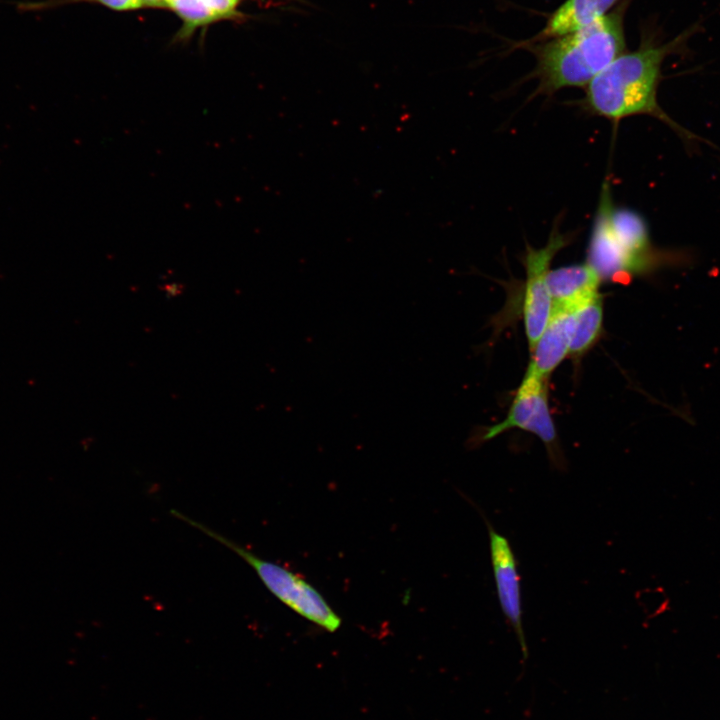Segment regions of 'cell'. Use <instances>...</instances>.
<instances>
[{"mask_svg": "<svg viewBox=\"0 0 720 720\" xmlns=\"http://www.w3.org/2000/svg\"><path fill=\"white\" fill-rule=\"evenodd\" d=\"M696 28L692 26L666 43L644 40L636 50L621 54L585 87L581 101L583 109L614 122L630 116L649 115L683 137L691 138L689 132L661 109L657 90L662 63L683 47Z\"/></svg>", "mask_w": 720, "mask_h": 720, "instance_id": "6da1fadb", "label": "cell"}, {"mask_svg": "<svg viewBox=\"0 0 720 720\" xmlns=\"http://www.w3.org/2000/svg\"><path fill=\"white\" fill-rule=\"evenodd\" d=\"M626 2L574 32L527 43L534 54L537 94L586 87L617 57L626 52L624 12Z\"/></svg>", "mask_w": 720, "mask_h": 720, "instance_id": "7a4b0ae2", "label": "cell"}, {"mask_svg": "<svg viewBox=\"0 0 720 720\" xmlns=\"http://www.w3.org/2000/svg\"><path fill=\"white\" fill-rule=\"evenodd\" d=\"M662 256L652 246L648 226L637 212L613 203L609 183L601 189L587 263L601 280H618L650 271Z\"/></svg>", "mask_w": 720, "mask_h": 720, "instance_id": "3957f363", "label": "cell"}, {"mask_svg": "<svg viewBox=\"0 0 720 720\" xmlns=\"http://www.w3.org/2000/svg\"><path fill=\"white\" fill-rule=\"evenodd\" d=\"M171 514L202 531L240 556L256 572L265 587L299 616L328 632H336L342 620L321 593L306 579L277 563L255 555L249 549L213 531L211 528L171 510Z\"/></svg>", "mask_w": 720, "mask_h": 720, "instance_id": "277c9868", "label": "cell"}, {"mask_svg": "<svg viewBox=\"0 0 720 720\" xmlns=\"http://www.w3.org/2000/svg\"><path fill=\"white\" fill-rule=\"evenodd\" d=\"M514 428L536 435L545 445L551 463L558 469L565 467L549 408L547 379L526 372L505 419L487 427L480 440H491Z\"/></svg>", "mask_w": 720, "mask_h": 720, "instance_id": "5b68a950", "label": "cell"}, {"mask_svg": "<svg viewBox=\"0 0 720 720\" xmlns=\"http://www.w3.org/2000/svg\"><path fill=\"white\" fill-rule=\"evenodd\" d=\"M569 236L555 226L541 248L527 246L523 263L526 271L523 321L530 351L543 332L552 314L553 303L547 275L555 255L569 244Z\"/></svg>", "mask_w": 720, "mask_h": 720, "instance_id": "8992f818", "label": "cell"}, {"mask_svg": "<svg viewBox=\"0 0 720 720\" xmlns=\"http://www.w3.org/2000/svg\"><path fill=\"white\" fill-rule=\"evenodd\" d=\"M484 520L489 533L491 564L500 607L517 635L526 658L527 646L522 625L521 585L517 561L508 539L498 533L486 518Z\"/></svg>", "mask_w": 720, "mask_h": 720, "instance_id": "52a82bcc", "label": "cell"}, {"mask_svg": "<svg viewBox=\"0 0 720 720\" xmlns=\"http://www.w3.org/2000/svg\"><path fill=\"white\" fill-rule=\"evenodd\" d=\"M576 310L555 309L532 348L527 371L547 379L569 355Z\"/></svg>", "mask_w": 720, "mask_h": 720, "instance_id": "ba28073f", "label": "cell"}, {"mask_svg": "<svg viewBox=\"0 0 720 720\" xmlns=\"http://www.w3.org/2000/svg\"><path fill=\"white\" fill-rule=\"evenodd\" d=\"M601 282L587 262L550 269L547 284L553 308L576 310L600 294Z\"/></svg>", "mask_w": 720, "mask_h": 720, "instance_id": "9c48e42d", "label": "cell"}, {"mask_svg": "<svg viewBox=\"0 0 720 720\" xmlns=\"http://www.w3.org/2000/svg\"><path fill=\"white\" fill-rule=\"evenodd\" d=\"M620 0H565L529 42L559 37L581 29L609 13Z\"/></svg>", "mask_w": 720, "mask_h": 720, "instance_id": "30bf717a", "label": "cell"}, {"mask_svg": "<svg viewBox=\"0 0 720 720\" xmlns=\"http://www.w3.org/2000/svg\"><path fill=\"white\" fill-rule=\"evenodd\" d=\"M603 324L601 295L576 309L569 355L580 357L597 341Z\"/></svg>", "mask_w": 720, "mask_h": 720, "instance_id": "8fae6325", "label": "cell"}, {"mask_svg": "<svg viewBox=\"0 0 720 720\" xmlns=\"http://www.w3.org/2000/svg\"><path fill=\"white\" fill-rule=\"evenodd\" d=\"M166 8L174 11L182 20L176 38H189L195 30L222 20L202 0H166Z\"/></svg>", "mask_w": 720, "mask_h": 720, "instance_id": "7c38bea8", "label": "cell"}, {"mask_svg": "<svg viewBox=\"0 0 720 720\" xmlns=\"http://www.w3.org/2000/svg\"><path fill=\"white\" fill-rule=\"evenodd\" d=\"M97 3L116 11H132L144 7L142 0H43L22 2L17 5L21 11H41L70 3Z\"/></svg>", "mask_w": 720, "mask_h": 720, "instance_id": "4fadbf2b", "label": "cell"}, {"mask_svg": "<svg viewBox=\"0 0 720 720\" xmlns=\"http://www.w3.org/2000/svg\"><path fill=\"white\" fill-rule=\"evenodd\" d=\"M221 19L233 18L238 15L237 8L241 0H202Z\"/></svg>", "mask_w": 720, "mask_h": 720, "instance_id": "5bb4252c", "label": "cell"}, {"mask_svg": "<svg viewBox=\"0 0 720 720\" xmlns=\"http://www.w3.org/2000/svg\"><path fill=\"white\" fill-rule=\"evenodd\" d=\"M147 8H166V0H142Z\"/></svg>", "mask_w": 720, "mask_h": 720, "instance_id": "9a60e30c", "label": "cell"}]
</instances>
